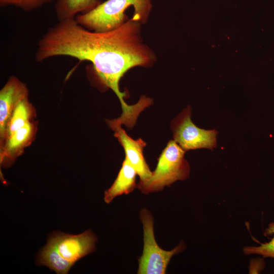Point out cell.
Returning <instances> with one entry per match:
<instances>
[{
  "label": "cell",
  "mask_w": 274,
  "mask_h": 274,
  "mask_svg": "<svg viewBox=\"0 0 274 274\" xmlns=\"http://www.w3.org/2000/svg\"><path fill=\"white\" fill-rule=\"evenodd\" d=\"M101 3L100 0H57L55 11L59 21L75 19L77 15L93 10Z\"/></svg>",
  "instance_id": "11"
},
{
  "label": "cell",
  "mask_w": 274,
  "mask_h": 274,
  "mask_svg": "<svg viewBox=\"0 0 274 274\" xmlns=\"http://www.w3.org/2000/svg\"><path fill=\"white\" fill-rule=\"evenodd\" d=\"M54 0H0L1 6H13L25 11L37 9Z\"/></svg>",
  "instance_id": "15"
},
{
  "label": "cell",
  "mask_w": 274,
  "mask_h": 274,
  "mask_svg": "<svg viewBox=\"0 0 274 274\" xmlns=\"http://www.w3.org/2000/svg\"><path fill=\"white\" fill-rule=\"evenodd\" d=\"M114 131V136L117 139L123 147L125 158L128 160L137 172L140 177L139 181L149 179L152 175L151 171L143 154L146 142L141 138L134 140L129 136L121 126L111 128Z\"/></svg>",
  "instance_id": "9"
},
{
  "label": "cell",
  "mask_w": 274,
  "mask_h": 274,
  "mask_svg": "<svg viewBox=\"0 0 274 274\" xmlns=\"http://www.w3.org/2000/svg\"><path fill=\"white\" fill-rule=\"evenodd\" d=\"M36 263L39 265L46 266L58 274L67 273L73 265L61 258L53 246L48 242L37 255Z\"/></svg>",
  "instance_id": "13"
},
{
  "label": "cell",
  "mask_w": 274,
  "mask_h": 274,
  "mask_svg": "<svg viewBox=\"0 0 274 274\" xmlns=\"http://www.w3.org/2000/svg\"><path fill=\"white\" fill-rule=\"evenodd\" d=\"M141 25L131 18L115 29L95 32L75 19L59 21L39 41L35 58L40 62L66 56L91 62L100 83L112 90L121 103L122 113L113 119L114 122L131 129L150 103L146 97L141 96L136 104L128 105L124 99L125 93L119 89V81L129 69L151 67L156 59L154 52L143 42Z\"/></svg>",
  "instance_id": "1"
},
{
  "label": "cell",
  "mask_w": 274,
  "mask_h": 274,
  "mask_svg": "<svg viewBox=\"0 0 274 274\" xmlns=\"http://www.w3.org/2000/svg\"><path fill=\"white\" fill-rule=\"evenodd\" d=\"M36 117V109L29 101L28 97L22 99L15 107L9 119L6 129V139L16 130L34 120Z\"/></svg>",
  "instance_id": "12"
},
{
  "label": "cell",
  "mask_w": 274,
  "mask_h": 274,
  "mask_svg": "<svg viewBox=\"0 0 274 274\" xmlns=\"http://www.w3.org/2000/svg\"><path fill=\"white\" fill-rule=\"evenodd\" d=\"M37 130L38 122L34 120L8 136L0 148L1 165L4 167L11 165L33 141Z\"/></svg>",
  "instance_id": "8"
},
{
  "label": "cell",
  "mask_w": 274,
  "mask_h": 274,
  "mask_svg": "<svg viewBox=\"0 0 274 274\" xmlns=\"http://www.w3.org/2000/svg\"><path fill=\"white\" fill-rule=\"evenodd\" d=\"M137 172L125 158L118 175L111 186L104 192V200L110 203L116 197L128 194L136 187Z\"/></svg>",
  "instance_id": "10"
},
{
  "label": "cell",
  "mask_w": 274,
  "mask_h": 274,
  "mask_svg": "<svg viewBox=\"0 0 274 274\" xmlns=\"http://www.w3.org/2000/svg\"><path fill=\"white\" fill-rule=\"evenodd\" d=\"M191 108L184 109L171 121L173 140L185 151L201 148L213 150L217 147L218 131L198 127L191 120Z\"/></svg>",
  "instance_id": "5"
},
{
  "label": "cell",
  "mask_w": 274,
  "mask_h": 274,
  "mask_svg": "<svg viewBox=\"0 0 274 274\" xmlns=\"http://www.w3.org/2000/svg\"><path fill=\"white\" fill-rule=\"evenodd\" d=\"M133 6V20L144 24L152 9V0H107L93 10L77 15L75 19L85 28L95 32L115 29L126 22L125 11Z\"/></svg>",
  "instance_id": "2"
},
{
  "label": "cell",
  "mask_w": 274,
  "mask_h": 274,
  "mask_svg": "<svg viewBox=\"0 0 274 274\" xmlns=\"http://www.w3.org/2000/svg\"><path fill=\"white\" fill-rule=\"evenodd\" d=\"M265 235H273L271 240L266 243H261L259 246L246 247L243 248V252L246 255L258 254L264 257L274 258V223H271L265 230Z\"/></svg>",
  "instance_id": "14"
},
{
  "label": "cell",
  "mask_w": 274,
  "mask_h": 274,
  "mask_svg": "<svg viewBox=\"0 0 274 274\" xmlns=\"http://www.w3.org/2000/svg\"><path fill=\"white\" fill-rule=\"evenodd\" d=\"M184 151L174 140H170L157 159V164L151 176L139 181L136 187L143 194L161 191L178 180L189 177L190 168L184 158Z\"/></svg>",
  "instance_id": "3"
},
{
  "label": "cell",
  "mask_w": 274,
  "mask_h": 274,
  "mask_svg": "<svg viewBox=\"0 0 274 274\" xmlns=\"http://www.w3.org/2000/svg\"><path fill=\"white\" fill-rule=\"evenodd\" d=\"M26 84L17 77L11 76L0 91V148L6 140L7 124L15 107L28 97Z\"/></svg>",
  "instance_id": "7"
},
{
  "label": "cell",
  "mask_w": 274,
  "mask_h": 274,
  "mask_svg": "<svg viewBox=\"0 0 274 274\" xmlns=\"http://www.w3.org/2000/svg\"><path fill=\"white\" fill-rule=\"evenodd\" d=\"M97 237L90 230L73 235L62 232H53L48 243L64 260L74 265L77 261L93 252L96 249Z\"/></svg>",
  "instance_id": "6"
},
{
  "label": "cell",
  "mask_w": 274,
  "mask_h": 274,
  "mask_svg": "<svg viewBox=\"0 0 274 274\" xmlns=\"http://www.w3.org/2000/svg\"><path fill=\"white\" fill-rule=\"evenodd\" d=\"M140 217L143 226L144 247L139 259L138 274H164L172 257L186 248L182 241L170 251L159 247L154 233V219L151 213L145 208L141 210Z\"/></svg>",
  "instance_id": "4"
}]
</instances>
